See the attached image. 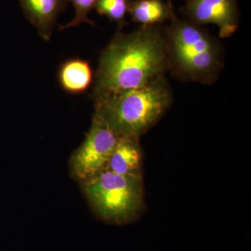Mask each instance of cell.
I'll return each instance as SVG.
<instances>
[{
    "label": "cell",
    "instance_id": "3957f363",
    "mask_svg": "<svg viewBox=\"0 0 251 251\" xmlns=\"http://www.w3.org/2000/svg\"><path fill=\"white\" fill-rule=\"evenodd\" d=\"M173 91L166 76L108 96L94 103L95 112L117 135L140 138L171 108Z\"/></svg>",
    "mask_w": 251,
    "mask_h": 251
},
{
    "label": "cell",
    "instance_id": "9c48e42d",
    "mask_svg": "<svg viewBox=\"0 0 251 251\" xmlns=\"http://www.w3.org/2000/svg\"><path fill=\"white\" fill-rule=\"evenodd\" d=\"M57 80L64 92L78 95L87 92L93 84V71L85 59H68L59 66Z\"/></svg>",
    "mask_w": 251,
    "mask_h": 251
},
{
    "label": "cell",
    "instance_id": "8fae6325",
    "mask_svg": "<svg viewBox=\"0 0 251 251\" xmlns=\"http://www.w3.org/2000/svg\"><path fill=\"white\" fill-rule=\"evenodd\" d=\"M129 3L130 0H98L95 9L99 15L105 16L122 27L125 25Z\"/></svg>",
    "mask_w": 251,
    "mask_h": 251
},
{
    "label": "cell",
    "instance_id": "6da1fadb",
    "mask_svg": "<svg viewBox=\"0 0 251 251\" xmlns=\"http://www.w3.org/2000/svg\"><path fill=\"white\" fill-rule=\"evenodd\" d=\"M168 72L165 26L140 25L129 33L119 31L100 53L92 100L95 103L141 87Z\"/></svg>",
    "mask_w": 251,
    "mask_h": 251
},
{
    "label": "cell",
    "instance_id": "7c38bea8",
    "mask_svg": "<svg viewBox=\"0 0 251 251\" xmlns=\"http://www.w3.org/2000/svg\"><path fill=\"white\" fill-rule=\"evenodd\" d=\"M72 2L75 9V17L70 22L59 25V30L63 31L69 28L75 27L82 23H87L94 25L93 21L89 18V14L93 9H95L98 0H69Z\"/></svg>",
    "mask_w": 251,
    "mask_h": 251
},
{
    "label": "cell",
    "instance_id": "52a82bcc",
    "mask_svg": "<svg viewBox=\"0 0 251 251\" xmlns=\"http://www.w3.org/2000/svg\"><path fill=\"white\" fill-rule=\"evenodd\" d=\"M25 16L45 41L52 37L59 15L67 7L69 0H19Z\"/></svg>",
    "mask_w": 251,
    "mask_h": 251
},
{
    "label": "cell",
    "instance_id": "5b68a950",
    "mask_svg": "<svg viewBox=\"0 0 251 251\" xmlns=\"http://www.w3.org/2000/svg\"><path fill=\"white\" fill-rule=\"evenodd\" d=\"M118 135L97 112L83 143L74 151L70 160L71 174L79 183L85 182L105 171Z\"/></svg>",
    "mask_w": 251,
    "mask_h": 251
},
{
    "label": "cell",
    "instance_id": "277c9868",
    "mask_svg": "<svg viewBox=\"0 0 251 251\" xmlns=\"http://www.w3.org/2000/svg\"><path fill=\"white\" fill-rule=\"evenodd\" d=\"M80 184L95 214L108 224H130L143 213L145 208L143 176L104 171Z\"/></svg>",
    "mask_w": 251,
    "mask_h": 251
},
{
    "label": "cell",
    "instance_id": "7a4b0ae2",
    "mask_svg": "<svg viewBox=\"0 0 251 251\" xmlns=\"http://www.w3.org/2000/svg\"><path fill=\"white\" fill-rule=\"evenodd\" d=\"M165 26L168 72L175 78L214 83L224 67L222 44L208 29L175 15Z\"/></svg>",
    "mask_w": 251,
    "mask_h": 251
},
{
    "label": "cell",
    "instance_id": "30bf717a",
    "mask_svg": "<svg viewBox=\"0 0 251 251\" xmlns=\"http://www.w3.org/2000/svg\"><path fill=\"white\" fill-rule=\"evenodd\" d=\"M128 14L133 22L143 26L162 25L175 16L171 1L130 0Z\"/></svg>",
    "mask_w": 251,
    "mask_h": 251
},
{
    "label": "cell",
    "instance_id": "ba28073f",
    "mask_svg": "<svg viewBox=\"0 0 251 251\" xmlns=\"http://www.w3.org/2000/svg\"><path fill=\"white\" fill-rule=\"evenodd\" d=\"M140 138L118 135L105 171L116 174L143 176V153Z\"/></svg>",
    "mask_w": 251,
    "mask_h": 251
},
{
    "label": "cell",
    "instance_id": "8992f818",
    "mask_svg": "<svg viewBox=\"0 0 251 251\" xmlns=\"http://www.w3.org/2000/svg\"><path fill=\"white\" fill-rule=\"evenodd\" d=\"M183 13L198 25H215L221 39L231 37L239 27L238 0H186Z\"/></svg>",
    "mask_w": 251,
    "mask_h": 251
}]
</instances>
